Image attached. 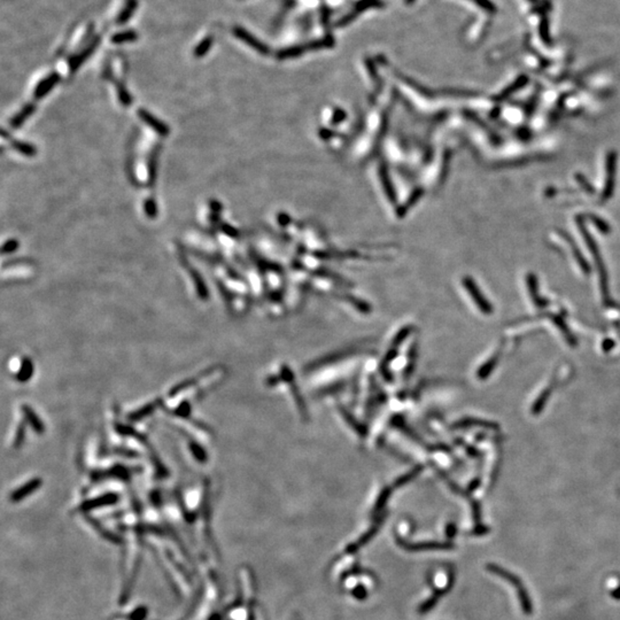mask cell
<instances>
[{"mask_svg": "<svg viewBox=\"0 0 620 620\" xmlns=\"http://www.w3.org/2000/svg\"><path fill=\"white\" fill-rule=\"evenodd\" d=\"M222 231H223L225 235L230 236V237H236V231L235 229H232L230 225L228 224H222Z\"/></svg>", "mask_w": 620, "mask_h": 620, "instance_id": "cell-24", "label": "cell"}, {"mask_svg": "<svg viewBox=\"0 0 620 620\" xmlns=\"http://www.w3.org/2000/svg\"><path fill=\"white\" fill-rule=\"evenodd\" d=\"M353 595L356 597V599H358V600L365 599L366 595H367L366 589L363 587V586H358V587H356L354 591H353Z\"/></svg>", "mask_w": 620, "mask_h": 620, "instance_id": "cell-23", "label": "cell"}, {"mask_svg": "<svg viewBox=\"0 0 620 620\" xmlns=\"http://www.w3.org/2000/svg\"><path fill=\"white\" fill-rule=\"evenodd\" d=\"M212 208L213 210H215V212H218V210H220V204H218L217 201H210V209Z\"/></svg>", "mask_w": 620, "mask_h": 620, "instance_id": "cell-25", "label": "cell"}, {"mask_svg": "<svg viewBox=\"0 0 620 620\" xmlns=\"http://www.w3.org/2000/svg\"><path fill=\"white\" fill-rule=\"evenodd\" d=\"M418 472H419V470H418V469H417V470H412V471H410V472H409L408 474H405V476L399 478V479H397V481H396V484H395V487H400V486L404 485V484H407L408 481H410V480H411V479H413V478H415L416 476H418Z\"/></svg>", "mask_w": 620, "mask_h": 620, "instance_id": "cell-22", "label": "cell"}, {"mask_svg": "<svg viewBox=\"0 0 620 620\" xmlns=\"http://www.w3.org/2000/svg\"><path fill=\"white\" fill-rule=\"evenodd\" d=\"M99 43H100V36H95L93 39L90 40V44L86 47H84L77 54L70 57V60H69V71H70V74L77 71L78 68L93 54Z\"/></svg>", "mask_w": 620, "mask_h": 620, "instance_id": "cell-2", "label": "cell"}, {"mask_svg": "<svg viewBox=\"0 0 620 620\" xmlns=\"http://www.w3.org/2000/svg\"><path fill=\"white\" fill-rule=\"evenodd\" d=\"M18 246H20V244H18L17 240H15V239L7 240L1 248L2 254H9V253H13L17 250Z\"/></svg>", "mask_w": 620, "mask_h": 620, "instance_id": "cell-21", "label": "cell"}, {"mask_svg": "<svg viewBox=\"0 0 620 620\" xmlns=\"http://www.w3.org/2000/svg\"><path fill=\"white\" fill-rule=\"evenodd\" d=\"M60 78H61L60 75L57 74V72H52V74H49L47 76V77H45L44 79H41L40 82L37 84L36 89H34V91H33V97L36 98V99H41V98H43L44 95L47 94L48 92H51V90L53 89V87H54L56 84L59 83Z\"/></svg>", "mask_w": 620, "mask_h": 620, "instance_id": "cell-6", "label": "cell"}, {"mask_svg": "<svg viewBox=\"0 0 620 620\" xmlns=\"http://www.w3.org/2000/svg\"><path fill=\"white\" fill-rule=\"evenodd\" d=\"M540 36L546 44L550 43V33H549V22L548 18L543 17L540 22Z\"/></svg>", "mask_w": 620, "mask_h": 620, "instance_id": "cell-18", "label": "cell"}, {"mask_svg": "<svg viewBox=\"0 0 620 620\" xmlns=\"http://www.w3.org/2000/svg\"><path fill=\"white\" fill-rule=\"evenodd\" d=\"M214 43V38L212 36H207L202 39L200 43H199L194 48V56L195 57H202L205 56L207 53L209 52V49L212 48Z\"/></svg>", "mask_w": 620, "mask_h": 620, "instance_id": "cell-14", "label": "cell"}, {"mask_svg": "<svg viewBox=\"0 0 620 620\" xmlns=\"http://www.w3.org/2000/svg\"><path fill=\"white\" fill-rule=\"evenodd\" d=\"M488 571L492 572L495 576L502 578L503 580H507L510 586H512L516 589L517 593V599L519 601L520 607H522V610L525 615L530 616L533 612V607H532V602L530 596L527 594V591L525 588V586L522 584V581L518 579V577H516L515 574L510 573L507 570H504L501 568L499 565L495 564H488L487 566Z\"/></svg>", "mask_w": 620, "mask_h": 620, "instance_id": "cell-1", "label": "cell"}, {"mask_svg": "<svg viewBox=\"0 0 620 620\" xmlns=\"http://www.w3.org/2000/svg\"><path fill=\"white\" fill-rule=\"evenodd\" d=\"M138 8V0H125L123 7H122L120 13L116 16L115 23L117 25H123L126 22L131 20V17L135 14L136 9Z\"/></svg>", "mask_w": 620, "mask_h": 620, "instance_id": "cell-7", "label": "cell"}, {"mask_svg": "<svg viewBox=\"0 0 620 620\" xmlns=\"http://www.w3.org/2000/svg\"><path fill=\"white\" fill-rule=\"evenodd\" d=\"M472 1L476 2L480 8L487 10L489 13H495L497 10L496 5L493 1H491V0H472Z\"/></svg>", "mask_w": 620, "mask_h": 620, "instance_id": "cell-19", "label": "cell"}, {"mask_svg": "<svg viewBox=\"0 0 620 620\" xmlns=\"http://www.w3.org/2000/svg\"><path fill=\"white\" fill-rule=\"evenodd\" d=\"M139 36L138 33L132 29H126V30H122V31L115 32L114 34H112L110 37V41L115 45H122V44H126V43H133L136 41Z\"/></svg>", "mask_w": 620, "mask_h": 620, "instance_id": "cell-10", "label": "cell"}, {"mask_svg": "<svg viewBox=\"0 0 620 620\" xmlns=\"http://www.w3.org/2000/svg\"><path fill=\"white\" fill-rule=\"evenodd\" d=\"M160 148L161 146L158 145V146L153 149L152 153L148 156L147 169H148V185L149 186H154V184L156 182V177H158V160H159V154H160Z\"/></svg>", "mask_w": 620, "mask_h": 620, "instance_id": "cell-8", "label": "cell"}, {"mask_svg": "<svg viewBox=\"0 0 620 620\" xmlns=\"http://www.w3.org/2000/svg\"><path fill=\"white\" fill-rule=\"evenodd\" d=\"M412 1H413V0H405V2H407V3H410Z\"/></svg>", "mask_w": 620, "mask_h": 620, "instance_id": "cell-26", "label": "cell"}, {"mask_svg": "<svg viewBox=\"0 0 620 620\" xmlns=\"http://www.w3.org/2000/svg\"><path fill=\"white\" fill-rule=\"evenodd\" d=\"M34 112V105L32 103H29V105H25L23 107L22 110L18 114L15 115V116L10 120V126L13 129H17L24 123V121L26 118L30 117V115Z\"/></svg>", "mask_w": 620, "mask_h": 620, "instance_id": "cell-12", "label": "cell"}, {"mask_svg": "<svg viewBox=\"0 0 620 620\" xmlns=\"http://www.w3.org/2000/svg\"><path fill=\"white\" fill-rule=\"evenodd\" d=\"M233 34H235L237 38H239V39L243 40L244 43H246L247 45H250L251 47L256 49L258 52L262 53V54H267V53L269 52L268 46L264 45L262 41H260L258 38L253 36L251 32H248L246 29L241 28V26H235V28H233Z\"/></svg>", "mask_w": 620, "mask_h": 620, "instance_id": "cell-5", "label": "cell"}, {"mask_svg": "<svg viewBox=\"0 0 620 620\" xmlns=\"http://www.w3.org/2000/svg\"><path fill=\"white\" fill-rule=\"evenodd\" d=\"M11 147H13L15 151L21 153L22 155L29 156V158L30 156H34L37 153L33 145L25 143V141H21V140H11Z\"/></svg>", "mask_w": 620, "mask_h": 620, "instance_id": "cell-13", "label": "cell"}, {"mask_svg": "<svg viewBox=\"0 0 620 620\" xmlns=\"http://www.w3.org/2000/svg\"><path fill=\"white\" fill-rule=\"evenodd\" d=\"M39 485H40V480H38V479L37 480H33L31 482H29L28 485L23 486V487L20 489V491H18V489H17V491L15 492L13 495H11V500H20V499H22V497L29 495V494L31 493L30 491H33V489H36Z\"/></svg>", "mask_w": 620, "mask_h": 620, "instance_id": "cell-16", "label": "cell"}, {"mask_svg": "<svg viewBox=\"0 0 620 620\" xmlns=\"http://www.w3.org/2000/svg\"><path fill=\"white\" fill-rule=\"evenodd\" d=\"M397 545L401 546L408 551H420V550H445V549H453L454 546L451 543H443V542H424V543H409L400 537L396 539Z\"/></svg>", "mask_w": 620, "mask_h": 620, "instance_id": "cell-4", "label": "cell"}, {"mask_svg": "<svg viewBox=\"0 0 620 620\" xmlns=\"http://www.w3.org/2000/svg\"><path fill=\"white\" fill-rule=\"evenodd\" d=\"M144 210L145 214L149 217V218H155L156 215H158V205H156V201L153 198H148L146 199L144 204Z\"/></svg>", "mask_w": 620, "mask_h": 620, "instance_id": "cell-17", "label": "cell"}, {"mask_svg": "<svg viewBox=\"0 0 620 620\" xmlns=\"http://www.w3.org/2000/svg\"><path fill=\"white\" fill-rule=\"evenodd\" d=\"M381 522H382V519H379L376 525H374L372 528H371L369 532H366L364 535H362V538L359 539L358 541H356L354 543H351L350 546H348V548L346 549V553L347 554H353V553H355V551H357L359 548H362L363 546L366 545V543L369 542L370 540L373 538V535L378 532L379 527H380Z\"/></svg>", "mask_w": 620, "mask_h": 620, "instance_id": "cell-9", "label": "cell"}, {"mask_svg": "<svg viewBox=\"0 0 620 620\" xmlns=\"http://www.w3.org/2000/svg\"><path fill=\"white\" fill-rule=\"evenodd\" d=\"M116 91H117V95H118V100L121 101V103L125 107H129L132 103V97L130 94V92L126 90V87L124 86L123 83H116Z\"/></svg>", "mask_w": 620, "mask_h": 620, "instance_id": "cell-15", "label": "cell"}, {"mask_svg": "<svg viewBox=\"0 0 620 620\" xmlns=\"http://www.w3.org/2000/svg\"><path fill=\"white\" fill-rule=\"evenodd\" d=\"M138 116L144 123H146L149 128H152L154 130L155 132H158L161 137H168L170 133V128L164 122H162L161 120H159L158 117H155L154 115L152 113H149L148 110L140 108L138 109Z\"/></svg>", "mask_w": 620, "mask_h": 620, "instance_id": "cell-3", "label": "cell"}, {"mask_svg": "<svg viewBox=\"0 0 620 620\" xmlns=\"http://www.w3.org/2000/svg\"><path fill=\"white\" fill-rule=\"evenodd\" d=\"M389 494H390V489L389 488H386V489H384V491H382V493L380 494V496H379L376 507H374V509H373V514H377V512H379V511L381 510L382 507H384L385 503H386V501H387V499H388Z\"/></svg>", "mask_w": 620, "mask_h": 620, "instance_id": "cell-20", "label": "cell"}, {"mask_svg": "<svg viewBox=\"0 0 620 620\" xmlns=\"http://www.w3.org/2000/svg\"><path fill=\"white\" fill-rule=\"evenodd\" d=\"M376 3H378V1H376V0H364V1H363L362 3H359V5L356 6V8L353 11H351L350 14H348L347 16H344L341 21H339L338 25L342 26V25L348 24V23H349L351 20H353V18H355L356 16H357V15L361 13L362 10H364L366 8H370V7L377 6Z\"/></svg>", "mask_w": 620, "mask_h": 620, "instance_id": "cell-11", "label": "cell"}, {"mask_svg": "<svg viewBox=\"0 0 620 620\" xmlns=\"http://www.w3.org/2000/svg\"><path fill=\"white\" fill-rule=\"evenodd\" d=\"M531 1H533V2H535V1H537V0H531Z\"/></svg>", "mask_w": 620, "mask_h": 620, "instance_id": "cell-27", "label": "cell"}]
</instances>
